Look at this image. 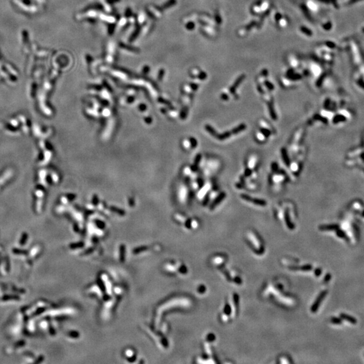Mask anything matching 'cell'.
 Wrapping results in <instances>:
<instances>
[{"instance_id": "obj_1", "label": "cell", "mask_w": 364, "mask_h": 364, "mask_svg": "<svg viewBox=\"0 0 364 364\" xmlns=\"http://www.w3.org/2000/svg\"><path fill=\"white\" fill-rule=\"evenodd\" d=\"M326 294H327V291H324L319 295V296L318 297L317 299H316V300L315 301V302L314 303V304H313V306H312V308H311V311H312V312L314 313V312H317L318 308L320 307V304H321L322 300H323L324 298L326 297Z\"/></svg>"}, {"instance_id": "obj_2", "label": "cell", "mask_w": 364, "mask_h": 364, "mask_svg": "<svg viewBox=\"0 0 364 364\" xmlns=\"http://www.w3.org/2000/svg\"><path fill=\"white\" fill-rule=\"evenodd\" d=\"M225 196H226V194H225V192L221 193V194H220L219 195H218L217 197L216 198V199L214 200V202H212V204H211V206H210V207H211L210 208H211V209H213V208L215 207V206H217L218 204H219L220 202H221L222 200H223L224 198H225Z\"/></svg>"}, {"instance_id": "obj_3", "label": "cell", "mask_w": 364, "mask_h": 364, "mask_svg": "<svg viewBox=\"0 0 364 364\" xmlns=\"http://www.w3.org/2000/svg\"><path fill=\"white\" fill-rule=\"evenodd\" d=\"M340 316H341V318H342V319L345 320H347V322H350V323H351V324H357V320H356L355 318H353V317H352V316H349V315H347V314H341V315H340Z\"/></svg>"}, {"instance_id": "obj_4", "label": "cell", "mask_w": 364, "mask_h": 364, "mask_svg": "<svg viewBox=\"0 0 364 364\" xmlns=\"http://www.w3.org/2000/svg\"><path fill=\"white\" fill-rule=\"evenodd\" d=\"M338 226L336 225H323L320 226V229L322 231H333V230L338 229Z\"/></svg>"}, {"instance_id": "obj_5", "label": "cell", "mask_w": 364, "mask_h": 364, "mask_svg": "<svg viewBox=\"0 0 364 364\" xmlns=\"http://www.w3.org/2000/svg\"><path fill=\"white\" fill-rule=\"evenodd\" d=\"M281 153H282V157H283V160H284V162L285 163V164H286L287 166H289V165H290V162H289V159L288 155H287L286 150H285V148H283L282 150H281Z\"/></svg>"}, {"instance_id": "obj_6", "label": "cell", "mask_w": 364, "mask_h": 364, "mask_svg": "<svg viewBox=\"0 0 364 364\" xmlns=\"http://www.w3.org/2000/svg\"><path fill=\"white\" fill-rule=\"evenodd\" d=\"M251 202H252V203L256 204V205H260V206H265L266 204V202L264 200H261V199H258V198H254V199H251Z\"/></svg>"}, {"instance_id": "obj_7", "label": "cell", "mask_w": 364, "mask_h": 364, "mask_svg": "<svg viewBox=\"0 0 364 364\" xmlns=\"http://www.w3.org/2000/svg\"><path fill=\"white\" fill-rule=\"evenodd\" d=\"M245 127H246V126H245V125L241 124L240 125H239L238 127H236V128H234L233 130H232L231 133L232 134H238V133H239L240 132L244 130V129H245Z\"/></svg>"}, {"instance_id": "obj_8", "label": "cell", "mask_w": 364, "mask_h": 364, "mask_svg": "<svg viewBox=\"0 0 364 364\" xmlns=\"http://www.w3.org/2000/svg\"><path fill=\"white\" fill-rule=\"evenodd\" d=\"M230 136H231V133L230 132H225L222 134H218L217 136H216V138L220 140H223L228 138Z\"/></svg>"}, {"instance_id": "obj_9", "label": "cell", "mask_w": 364, "mask_h": 364, "mask_svg": "<svg viewBox=\"0 0 364 364\" xmlns=\"http://www.w3.org/2000/svg\"><path fill=\"white\" fill-rule=\"evenodd\" d=\"M206 129H207V130L209 132V133L212 136H213L216 137V136H217V135H218L217 133H216V132H215V130H214V129L212 128L211 126H209V125H206Z\"/></svg>"}, {"instance_id": "obj_10", "label": "cell", "mask_w": 364, "mask_h": 364, "mask_svg": "<svg viewBox=\"0 0 364 364\" xmlns=\"http://www.w3.org/2000/svg\"><path fill=\"white\" fill-rule=\"evenodd\" d=\"M224 312H225V314H227V315H229L230 314H231V307H230V306H229V304H226L225 305V309H224Z\"/></svg>"}, {"instance_id": "obj_11", "label": "cell", "mask_w": 364, "mask_h": 364, "mask_svg": "<svg viewBox=\"0 0 364 364\" xmlns=\"http://www.w3.org/2000/svg\"><path fill=\"white\" fill-rule=\"evenodd\" d=\"M331 322L334 324H340L342 323L341 319H339V318H335V317L331 318Z\"/></svg>"}, {"instance_id": "obj_12", "label": "cell", "mask_w": 364, "mask_h": 364, "mask_svg": "<svg viewBox=\"0 0 364 364\" xmlns=\"http://www.w3.org/2000/svg\"><path fill=\"white\" fill-rule=\"evenodd\" d=\"M336 235H337L338 237H339L341 238H343L345 237V233H344L343 231H341V230H340V229H338V231H336Z\"/></svg>"}, {"instance_id": "obj_13", "label": "cell", "mask_w": 364, "mask_h": 364, "mask_svg": "<svg viewBox=\"0 0 364 364\" xmlns=\"http://www.w3.org/2000/svg\"><path fill=\"white\" fill-rule=\"evenodd\" d=\"M241 196V198H243V200H246V201H251V198H250V196H247V195H245V194H242Z\"/></svg>"}, {"instance_id": "obj_14", "label": "cell", "mask_w": 364, "mask_h": 364, "mask_svg": "<svg viewBox=\"0 0 364 364\" xmlns=\"http://www.w3.org/2000/svg\"><path fill=\"white\" fill-rule=\"evenodd\" d=\"M262 132L263 134L265 136H266V137H268V136L270 134V132H269L268 130H267V129H262Z\"/></svg>"}, {"instance_id": "obj_15", "label": "cell", "mask_w": 364, "mask_h": 364, "mask_svg": "<svg viewBox=\"0 0 364 364\" xmlns=\"http://www.w3.org/2000/svg\"><path fill=\"white\" fill-rule=\"evenodd\" d=\"M315 274H316V276H317V277H318V276H320V275H321V270H320V268L316 269V271H315Z\"/></svg>"}, {"instance_id": "obj_16", "label": "cell", "mask_w": 364, "mask_h": 364, "mask_svg": "<svg viewBox=\"0 0 364 364\" xmlns=\"http://www.w3.org/2000/svg\"><path fill=\"white\" fill-rule=\"evenodd\" d=\"M214 338H214V336L213 335V334H209V336H208V339L209 340V341H213V340H214Z\"/></svg>"}, {"instance_id": "obj_17", "label": "cell", "mask_w": 364, "mask_h": 364, "mask_svg": "<svg viewBox=\"0 0 364 364\" xmlns=\"http://www.w3.org/2000/svg\"><path fill=\"white\" fill-rule=\"evenodd\" d=\"M251 171L250 169H246V171H245V176H249V175L251 174Z\"/></svg>"}, {"instance_id": "obj_18", "label": "cell", "mask_w": 364, "mask_h": 364, "mask_svg": "<svg viewBox=\"0 0 364 364\" xmlns=\"http://www.w3.org/2000/svg\"><path fill=\"white\" fill-rule=\"evenodd\" d=\"M330 275L328 274V275H326L325 279H324V281H325V282H328V281H330Z\"/></svg>"}, {"instance_id": "obj_19", "label": "cell", "mask_w": 364, "mask_h": 364, "mask_svg": "<svg viewBox=\"0 0 364 364\" xmlns=\"http://www.w3.org/2000/svg\"><path fill=\"white\" fill-rule=\"evenodd\" d=\"M275 168V170H277V164H273V165H272V169H273V171H274Z\"/></svg>"}]
</instances>
